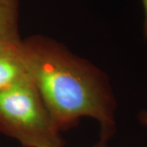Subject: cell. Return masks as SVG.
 <instances>
[{
	"instance_id": "6da1fadb",
	"label": "cell",
	"mask_w": 147,
	"mask_h": 147,
	"mask_svg": "<svg viewBox=\"0 0 147 147\" xmlns=\"http://www.w3.org/2000/svg\"><path fill=\"white\" fill-rule=\"evenodd\" d=\"M18 52L61 131L88 117L99 123L100 140L115 134L117 102L107 74L42 34L22 39Z\"/></svg>"
},
{
	"instance_id": "7a4b0ae2",
	"label": "cell",
	"mask_w": 147,
	"mask_h": 147,
	"mask_svg": "<svg viewBox=\"0 0 147 147\" xmlns=\"http://www.w3.org/2000/svg\"><path fill=\"white\" fill-rule=\"evenodd\" d=\"M0 132L23 147H64L61 131L27 75L0 92Z\"/></svg>"
},
{
	"instance_id": "3957f363",
	"label": "cell",
	"mask_w": 147,
	"mask_h": 147,
	"mask_svg": "<svg viewBox=\"0 0 147 147\" xmlns=\"http://www.w3.org/2000/svg\"><path fill=\"white\" fill-rule=\"evenodd\" d=\"M19 0H0V48L17 47L19 33Z\"/></svg>"
},
{
	"instance_id": "277c9868",
	"label": "cell",
	"mask_w": 147,
	"mask_h": 147,
	"mask_svg": "<svg viewBox=\"0 0 147 147\" xmlns=\"http://www.w3.org/2000/svg\"><path fill=\"white\" fill-rule=\"evenodd\" d=\"M18 46L0 48V92L27 76Z\"/></svg>"
},
{
	"instance_id": "5b68a950",
	"label": "cell",
	"mask_w": 147,
	"mask_h": 147,
	"mask_svg": "<svg viewBox=\"0 0 147 147\" xmlns=\"http://www.w3.org/2000/svg\"><path fill=\"white\" fill-rule=\"evenodd\" d=\"M144 9V21H143V34L145 39L147 40V0H142Z\"/></svg>"
},
{
	"instance_id": "8992f818",
	"label": "cell",
	"mask_w": 147,
	"mask_h": 147,
	"mask_svg": "<svg viewBox=\"0 0 147 147\" xmlns=\"http://www.w3.org/2000/svg\"><path fill=\"white\" fill-rule=\"evenodd\" d=\"M137 119L142 126L146 127L147 128V109L140 110L138 113Z\"/></svg>"
},
{
	"instance_id": "52a82bcc",
	"label": "cell",
	"mask_w": 147,
	"mask_h": 147,
	"mask_svg": "<svg viewBox=\"0 0 147 147\" xmlns=\"http://www.w3.org/2000/svg\"><path fill=\"white\" fill-rule=\"evenodd\" d=\"M93 147H109V146L107 145V142H104V141L100 140Z\"/></svg>"
}]
</instances>
